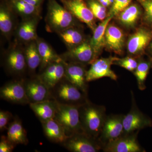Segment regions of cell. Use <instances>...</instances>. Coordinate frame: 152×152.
Returning a JSON list of instances; mask_svg holds the SVG:
<instances>
[{
    "instance_id": "obj_24",
    "label": "cell",
    "mask_w": 152,
    "mask_h": 152,
    "mask_svg": "<svg viewBox=\"0 0 152 152\" xmlns=\"http://www.w3.org/2000/svg\"><path fill=\"white\" fill-rule=\"evenodd\" d=\"M36 41L41 59L39 68L40 72H42L49 64L61 59V58L51 45L43 38L39 37Z\"/></svg>"
},
{
    "instance_id": "obj_36",
    "label": "cell",
    "mask_w": 152,
    "mask_h": 152,
    "mask_svg": "<svg viewBox=\"0 0 152 152\" xmlns=\"http://www.w3.org/2000/svg\"><path fill=\"white\" fill-rule=\"evenodd\" d=\"M16 145L7 137V136H2L0 141V152H12Z\"/></svg>"
},
{
    "instance_id": "obj_14",
    "label": "cell",
    "mask_w": 152,
    "mask_h": 152,
    "mask_svg": "<svg viewBox=\"0 0 152 152\" xmlns=\"http://www.w3.org/2000/svg\"><path fill=\"white\" fill-rule=\"evenodd\" d=\"M24 84L30 104L53 99L50 90L38 75L25 79Z\"/></svg>"
},
{
    "instance_id": "obj_10",
    "label": "cell",
    "mask_w": 152,
    "mask_h": 152,
    "mask_svg": "<svg viewBox=\"0 0 152 152\" xmlns=\"http://www.w3.org/2000/svg\"><path fill=\"white\" fill-rule=\"evenodd\" d=\"M76 18L94 31L96 27L95 18L85 0H58Z\"/></svg>"
},
{
    "instance_id": "obj_20",
    "label": "cell",
    "mask_w": 152,
    "mask_h": 152,
    "mask_svg": "<svg viewBox=\"0 0 152 152\" xmlns=\"http://www.w3.org/2000/svg\"><path fill=\"white\" fill-rule=\"evenodd\" d=\"M105 47L110 51L122 55L124 50L125 35L122 30L114 24H109L106 29Z\"/></svg>"
},
{
    "instance_id": "obj_18",
    "label": "cell",
    "mask_w": 152,
    "mask_h": 152,
    "mask_svg": "<svg viewBox=\"0 0 152 152\" xmlns=\"http://www.w3.org/2000/svg\"><path fill=\"white\" fill-rule=\"evenodd\" d=\"M152 38V31L140 28L138 29L129 38L127 50L129 54L138 56L142 54Z\"/></svg>"
},
{
    "instance_id": "obj_38",
    "label": "cell",
    "mask_w": 152,
    "mask_h": 152,
    "mask_svg": "<svg viewBox=\"0 0 152 152\" xmlns=\"http://www.w3.org/2000/svg\"><path fill=\"white\" fill-rule=\"evenodd\" d=\"M150 50L152 53V41H151V43L150 45Z\"/></svg>"
},
{
    "instance_id": "obj_22",
    "label": "cell",
    "mask_w": 152,
    "mask_h": 152,
    "mask_svg": "<svg viewBox=\"0 0 152 152\" xmlns=\"http://www.w3.org/2000/svg\"><path fill=\"white\" fill-rule=\"evenodd\" d=\"M42 124L44 134L50 141L61 145L69 137L62 126L54 118Z\"/></svg>"
},
{
    "instance_id": "obj_25",
    "label": "cell",
    "mask_w": 152,
    "mask_h": 152,
    "mask_svg": "<svg viewBox=\"0 0 152 152\" xmlns=\"http://www.w3.org/2000/svg\"><path fill=\"white\" fill-rule=\"evenodd\" d=\"M13 11L22 19L41 16V8L30 4L23 0H7Z\"/></svg>"
},
{
    "instance_id": "obj_23",
    "label": "cell",
    "mask_w": 152,
    "mask_h": 152,
    "mask_svg": "<svg viewBox=\"0 0 152 152\" xmlns=\"http://www.w3.org/2000/svg\"><path fill=\"white\" fill-rule=\"evenodd\" d=\"M29 106L41 123L55 118L56 111V102L54 100L31 103Z\"/></svg>"
},
{
    "instance_id": "obj_15",
    "label": "cell",
    "mask_w": 152,
    "mask_h": 152,
    "mask_svg": "<svg viewBox=\"0 0 152 152\" xmlns=\"http://www.w3.org/2000/svg\"><path fill=\"white\" fill-rule=\"evenodd\" d=\"M18 15L5 1L0 6V31L7 41L11 42L19 23Z\"/></svg>"
},
{
    "instance_id": "obj_4",
    "label": "cell",
    "mask_w": 152,
    "mask_h": 152,
    "mask_svg": "<svg viewBox=\"0 0 152 152\" xmlns=\"http://www.w3.org/2000/svg\"><path fill=\"white\" fill-rule=\"evenodd\" d=\"M50 91L52 99L60 104L81 106L88 101L86 94L65 78Z\"/></svg>"
},
{
    "instance_id": "obj_34",
    "label": "cell",
    "mask_w": 152,
    "mask_h": 152,
    "mask_svg": "<svg viewBox=\"0 0 152 152\" xmlns=\"http://www.w3.org/2000/svg\"><path fill=\"white\" fill-rule=\"evenodd\" d=\"M145 10L144 20L152 25V0H139Z\"/></svg>"
},
{
    "instance_id": "obj_6",
    "label": "cell",
    "mask_w": 152,
    "mask_h": 152,
    "mask_svg": "<svg viewBox=\"0 0 152 152\" xmlns=\"http://www.w3.org/2000/svg\"><path fill=\"white\" fill-rule=\"evenodd\" d=\"M132 104L130 110L126 115H124L123 118L124 134L137 132L152 126L151 119L143 113L136 104L132 92Z\"/></svg>"
},
{
    "instance_id": "obj_32",
    "label": "cell",
    "mask_w": 152,
    "mask_h": 152,
    "mask_svg": "<svg viewBox=\"0 0 152 152\" xmlns=\"http://www.w3.org/2000/svg\"><path fill=\"white\" fill-rule=\"evenodd\" d=\"M138 62L132 57L127 56L123 58L117 60L114 63V64L117 65L124 68L127 70L134 72L138 64Z\"/></svg>"
},
{
    "instance_id": "obj_33",
    "label": "cell",
    "mask_w": 152,
    "mask_h": 152,
    "mask_svg": "<svg viewBox=\"0 0 152 152\" xmlns=\"http://www.w3.org/2000/svg\"><path fill=\"white\" fill-rule=\"evenodd\" d=\"M132 0H114L108 16H117L129 5Z\"/></svg>"
},
{
    "instance_id": "obj_27",
    "label": "cell",
    "mask_w": 152,
    "mask_h": 152,
    "mask_svg": "<svg viewBox=\"0 0 152 152\" xmlns=\"http://www.w3.org/2000/svg\"><path fill=\"white\" fill-rule=\"evenodd\" d=\"M24 45L27 71L31 77H33L36 75V71L38 67H39L41 63L37 41H32Z\"/></svg>"
},
{
    "instance_id": "obj_30",
    "label": "cell",
    "mask_w": 152,
    "mask_h": 152,
    "mask_svg": "<svg viewBox=\"0 0 152 152\" xmlns=\"http://www.w3.org/2000/svg\"><path fill=\"white\" fill-rule=\"evenodd\" d=\"M151 66L150 62L140 61L135 70L133 72L137 79L138 88L141 91H144L146 88L145 81L149 72Z\"/></svg>"
},
{
    "instance_id": "obj_12",
    "label": "cell",
    "mask_w": 152,
    "mask_h": 152,
    "mask_svg": "<svg viewBox=\"0 0 152 152\" xmlns=\"http://www.w3.org/2000/svg\"><path fill=\"white\" fill-rule=\"evenodd\" d=\"M60 56L66 62L78 63L85 66L91 64L97 59L89 40L88 39Z\"/></svg>"
},
{
    "instance_id": "obj_37",
    "label": "cell",
    "mask_w": 152,
    "mask_h": 152,
    "mask_svg": "<svg viewBox=\"0 0 152 152\" xmlns=\"http://www.w3.org/2000/svg\"><path fill=\"white\" fill-rule=\"evenodd\" d=\"M23 1L30 4L41 8V5L44 0H23Z\"/></svg>"
},
{
    "instance_id": "obj_19",
    "label": "cell",
    "mask_w": 152,
    "mask_h": 152,
    "mask_svg": "<svg viewBox=\"0 0 152 152\" xmlns=\"http://www.w3.org/2000/svg\"><path fill=\"white\" fill-rule=\"evenodd\" d=\"M85 65L78 63L66 62L65 78L85 94L88 93V82Z\"/></svg>"
},
{
    "instance_id": "obj_29",
    "label": "cell",
    "mask_w": 152,
    "mask_h": 152,
    "mask_svg": "<svg viewBox=\"0 0 152 152\" xmlns=\"http://www.w3.org/2000/svg\"><path fill=\"white\" fill-rule=\"evenodd\" d=\"M141 13L140 7L137 5L133 4L129 6L117 15L118 20L123 26L132 28L135 26Z\"/></svg>"
},
{
    "instance_id": "obj_11",
    "label": "cell",
    "mask_w": 152,
    "mask_h": 152,
    "mask_svg": "<svg viewBox=\"0 0 152 152\" xmlns=\"http://www.w3.org/2000/svg\"><path fill=\"white\" fill-rule=\"evenodd\" d=\"M124 116L123 115H111L106 117L100 135L98 138L103 148L106 144L124 134Z\"/></svg>"
},
{
    "instance_id": "obj_17",
    "label": "cell",
    "mask_w": 152,
    "mask_h": 152,
    "mask_svg": "<svg viewBox=\"0 0 152 152\" xmlns=\"http://www.w3.org/2000/svg\"><path fill=\"white\" fill-rule=\"evenodd\" d=\"M66 64L61 58L47 66L38 76L50 90L52 89L65 78Z\"/></svg>"
},
{
    "instance_id": "obj_9",
    "label": "cell",
    "mask_w": 152,
    "mask_h": 152,
    "mask_svg": "<svg viewBox=\"0 0 152 152\" xmlns=\"http://www.w3.org/2000/svg\"><path fill=\"white\" fill-rule=\"evenodd\" d=\"M119 58L115 56L100 58L95 60L87 71L86 80L88 82L103 77H108L117 81L118 76L112 69L111 66Z\"/></svg>"
},
{
    "instance_id": "obj_1",
    "label": "cell",
    "mask_w": 152,
    "mask_h": 152,
    "mask_svg": "<svg viewBox=\"0 0 152 152\" xmlns=\"http://www.w3.org/2000/svg\"><path fill=\"white\" fill-rule=\"evenodd\" d=\"M80 120L84 132L98 139L107 115L105 107L88 101L80 106Z\"/></svg>"
},
{
    "instance_id": "obj_7",
    "label": "cell",
    "mask_w": 152,
    "mask_h": 152,
    "mask_svg": "<svg viewBox=\"0 0 152 152\" xmlns=\"http://www.w3.org/2000/svg\"><path fill=\"white\" fill-rule=\"evenodd\" d=\"M61 145L72 152H97L103 148L98 139L84 132L77 133L69 136Z\"/></svg>"
},
{
    "instance_id": "obj_16",
    "label": "cell",
    "mask_w": 152,
    "mask_h": 152,
    "mask_svg": "<svg viewBox=\"0 0 152 152\" xmlns=\"http://www.w3.org/2000/svg\"><path fill=\"white\" fill-rule=\"evenodd\" d=\"M42 18V16L35 17L22 19L15 32L14 39L23 45L37 40L39 37L37 27Z\"/></svg>"
},
{
    "instance_id": "obj_35",
    "label": "cell",
    "mask_w": 152,
    "mask_h": 152,
    "mask_svg": "<svg viewBox=\"0 0 152 152\" xmlns=\"http://www.w3.org/2000/svg\"><path fill=\"white\" fill-rule=\"evenodd\" d=\"M12 118V115L10 112L3 111H0V130L1 132L7 130L11 123L10 121Z\"/></svg>"
},
{
    "instance_id": "obj_5",
    "label": "cell",
    "mask_w": 152,
    "mask_h": 152,
    "mask_svg": "<svg viewBox=\"0 0 152 152\" xmlns=\"http://www.w3.org/2000/svg\"><path fill=\"white\" fill-rule=\"evenodd\" d=\"M80 106L63 104L56 102L54 119L62 126L68 137L76 133L84 132L80 120Z\"/></svg>"
},
{
    "instance_id": "obj_28",
    "label": "cell",
    "mask_w": 152,
    "mask_h": 152,
    "mask_svg": "<svg viewBox=\"0 0 152 152\" xmlns=\"http://www.w3.org/2000/svg\"><path fill=\"white\" fill-rule=\"evenodd\" d=\"M7 130V137L16 145H26L28 143L26 131L19 118L14 119L10 124Z\"/></svg>"
},
{
    "instance_id": "obj_21",
    "label": "cell",
    "mask_w": 152,
    "mask_h": 152,
    "mask_svg": "<svg viewBox=\"0 0 152 152\" xmlns=\"http://www.w3.org/2000/svg\"><path fill=\"white\" fill-rule=\"evenodd\" d=\"M113 18V16H108L106 19L102 21L94 30L92 37L89 39L90 44L97 59L99 58L104 47H105L106 29Z\"/></svg>"
},
{
    "instance_id": "obj_8",
    "label": "cell",
    "mask_w": 152,
    "mask_h": 152,
    "mask_svg": "<svg viewBox=\"0 0 152 152\" xmlns=\"http://www.w3.org/2000/svg\"><path fill=\"white\" fill-rule=\"evenodd\" d=\"M25 79L20 78L9 82L1 87L0 97L11 103L29 104L24 84Z\"/></svg>"
},
{
    "instance_id": "obj_31",
    "label": "cell",
    "mask_w": 152,
    "mask_h": 152,
    "mask_svg": "<svg viewBox=\"0 0 152 152\" xmlns=\"http://www.w3.org/2000/svg\"><path fill=\"white\" fill-rule=\"evenodd\" d=\"M87 4L95 18L102 21L107 18L105 7L102 5L99 2L95 0H89Z\"/></svg>"
},
{
    "instance_id": "obj_39",
    "label": "cell",
    "mask_w": 152,
    "mask_h": 152,
    "mask_svg": "<svg viewBox=\"0 0 152 152\" xmlns=\"http://www.w3.org/2000/svg\"><path fill=\"white\" fill-rule=\"evenodd\" d=\"M108 1L109 3L110 4H113L114 2V0H108Z\"/></svg>"
},
{
    "instance_id": "obj_13",
    "label": "cell",
    "mask_w": 152,
    "mask_h": 152,
    "mask_svg": "<svg viewBox=\"0 0 152 152\" xmlns=\"http://www.w3.org/2000/svg\"><path fill=\"white\" fill-rule=\"evenodd\" d=\"M138 133L123 134L118 138L106 144L103 148V151L105 152H145L138 141Z\"/></svg>"
},
{
    "instance_id": "obj_26",
    "label": "cell",
    "mask_w": 152,
    "mask_h": 152,
    "mask_svg": "<svg viewBox=\"0 0 152 152\" xmlns=\"http://www.w3.org/2000/svg\"><path fill=\"white\" fill-rule=\"evenodd\" d=\"M78 26L72 27L57 34L67 50L77 46L87 40L84 34Z\"/></svg>"
},
{
    "instance_id": "obj_3",
    "label": "cell",
    "mask_w": 152,
    "mask_h": 152,
    "mask_svg": "<svg viewBox=\"0 0 152 152\" xmlns=\"http://www.w3.org/2000/svg\"><path fill=\"white\" fill-rule=\"evenodd\" d=\"M3 63L9 75L19 77L23 75L27 71L24 45L14 39L4 53Z\"/></svg>"
},
{
    "instance_id": "obj_2",
    "label": "cell",
    "mask_w": 152,
    "mask_h": 152,
    "mask_svg": "<svg viewBox=\"0 0 152 152\" xmlns=\"http://www.w3.org/2000/svg\"><path fill=\"white\" fill-rule=\"evenodd\" d=\"M78 21L56 0H48L45 18L47 32L58 34L68 28L78 26Z\"/></svg>"
}]
</instances>
